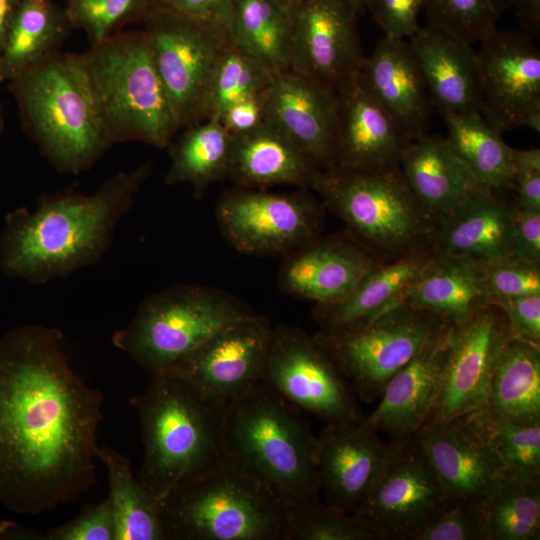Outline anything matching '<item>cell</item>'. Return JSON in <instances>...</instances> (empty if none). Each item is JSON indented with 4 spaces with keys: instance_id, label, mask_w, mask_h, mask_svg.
Segmentation results:
<instances>
[{
    "instance_id": "obj_3",
    "label": "cell",
    "mask_w": 540,
    "mask_h": 540,
    "mask_svg": "<svg viewBox=\"0 0 540 540\" xmlns=\"http://www.w3.org/2000/svg\"><path fill=\"white\" fill-rule=\"evenodd\" d=\"M130 403L138 413L144 448L136 478L157 501L226 461V402L178 374L165 373L151 376Z\"/></svg>"
},
{
    "instance_id": "obj_43",
    "label": "cell",
    "mask_w": 540,
    "mask_h": 540,
    "mask_svg": "<svg viewBox=\"0 0 540 540\" xmlns=\"http://www.w3.org/2000/svg\"><path fill=\"white\" fill-rule=\"evenodd\" d=\"M148 0H69L66 12L73 27L82 29L91 45L135 19H142Z\"/></svg>"
},
{
    "instance_id": "obj_28",
    "label": "cell",
    "mask_w": 540,
    "mask_h": 540,
    "mask_svg": "<svg viewBox=\"0 0 540 540\" xmlns=\"http://www.w3.org/2000/svg\"><path fill=\"white\" fill-rule=\"evenodd\" d=\"M431 103L443 116L480 113L481 93L476 51L461 38L429 24L408 39Z\"/></svg>"
},
{
    "instance_id": "obj_19",
    "label": "cell",
    "mask_w": 540,
    "mask_h": 540,
    "mask_svg": "<svg viewBox=\"0 0 540 540\" xmlns=\"http://www.w3.org/2000/svg\"><path fill=\"white\" fill-rule=\"evenodd\" d=\"M263 122L296 146L319 169L335 165L337 96L288 69L261 92Z\"/></svg>"
},
{
    "instance_id": "obj_24",
    "label": "cell",
    "mask_w": 540,
    "mask_h": 540,
    "mask_svg": "<svg viewBox=\"0 0 540 540\" xmlns=\"http://www.w3.org/2000/svg\"><path fill=\"white\" fill-rule=\"evenodd\" d=\"M379 263L350 236L318 237L286 254L279 283L289 294L328 305L350 294Z\"/></svg>"
},
{
    "instance_id": "obj_32",
    "label": "cell",
    "mask_w": 540,
    "mask_h": 540,
    "mask_svg": "<svg viewBox=\"0 0 540 540\" xmlns=\"http://www.w3.org/2000/svg\"><path fill=\"white\" fill-rule=\"evenodd\" d=\"M491 303L494 302L486 288L483 265L438 253L404 302L453 324L464 321Z\"/></svg>"
},
{
    "instance_id": "obj_26",
    "label": "cell",
    "mask_w": 540,
    "mask_h": 540,
    "mask_svg": "<svg viewBox=\"0 0 540 540\" xmlns=\"http://www.w3.org/2000/svg\"><path fill=\"white\" fill-rule=\"evenodd\" d=\"M436 258L437 252L428 245L379 263L342 300L314 306L320 332L352 330L404 304L412 287Z\"/></svg>"
},
{
    "instance_id": "obj_15",
    "label": "cell",
    "mask_w": 540,
    "mask_h": 540,
    "mask_svg": "<svg viewBox=\"0 0 540 540\" xmlns=\"http://www.w3.org/2000/svg\"><path fill=\"white\" fill-rule=\"evenodd\" d=\"M351 0H300L290 12V69L338 93L354 82L365 57Z\"/></svg>"
},
{
    "instance_id": "obj_7",
    "label": "cell",
    "mask_w": 540,
    "mask_h": 540,
    "mask_svg": "<svg viewBox=\"0 0 540 540\" xmlns=\"http://www.w3.org/2000/svg\"><path fill=\"white\" fill-rule=\"evenodd\" d=\"M80 55L112 143L168 147L180 128L144 31L113 33Z\"/></svg>"
},
{
    "instance_id": "obj_21",
    "label": "cell",
    "mask_w": 540,
    "mask_h": 540,
    "mask_svg": "<svg viewBox=\"0 0 540 540\" xmlns=\"http://www.w3.org/2000/svg\"><path fill=\"white\" fill-rule=\"evenodd\" d=\"M390 453L391 443L361 422L327 423L315 447L325 503L353 513L384 471Z\"/></svg>"
},
{
    "instance_id": "obj_18",
    "label": "cell",
    "mask_w": 540,
    "mask_h": 540,
    "mask_svg": "<svg viewBox=\"0 0 540 540\" xmlns=\"http://www.w3.org/2000/svg\"><path fill=\"white\" fill-rule=\"evenodd\" d=\"M480 43V114L498 133L522 127L540 110V51L523 31L497 29Z\"/></svg>"
},
{
    "instance_id": "obj_38",
    "label": "cell",
    "mask_w": 540,
    "mask_h": 540,
    "mask_svg": "<svg viewBox=\"0 0 540 540\" xmlns=\"http://www.w3.org/2000/svg\"><path fill=\"white\" fill-rule=\"evenodd\" d=\"M480 508L489 540L540 538V478L503 475Z\"/></svg>"
},
{
    "instance_id": "obj_54",
    "label": "cell",
    "mask_w": 540,
    "mask_h": 540,
    "mask_svg": "<svg viewBox=\"0 0 540 540\" xmlns=\"http://www.w3.org/2000/svg\"><path fill=\"white\" fill-rule=\"evenodd\" d=\"M16 0H0V56L1 49L4 40V36L7 30V26L12 15ZM1 84V82H0Z\"/></svg>"
},
{
    "instance_id": "obj_4",
    "label": "cell",
    "mask_w": 540,
    "mask_h": 540,
    "mask_svg": "<svg viewBox=\"0 0 540 540\" xmlns=\"http://www.w3.org/2000/svg\"><path fill=\"white\" fill-rule=\"evenodd\" d=\"M294 509L228 460L158 500L164 540H288Z\"/></svg>"
},
{
    "instance_id": "obj_25",
    "label": "cell",
    "mask_w": 540,
    "mask_h": 540,
    "mask_svg": "<svg viewBox=\"0 0 540 540\" xmlns=\"http://www.w3.org/2000/svg\"><path fill=\"white\" fill-rule=\"evenodd\" d=\"M336 96L338 126L334 166L364 172L399 167L401 154L411 139L362 87L358 78Z\"/></svg>"
},
{
    "instance_id": "obj_56",
    "label": "cell",
    "mask_w": 540,
    "mask_h": 540,
    "mask_svg": "<svg viewBox=\"0 0 540 540\" xmlns=\"http://www.w3.org/2000/svg\"><path fill=\"white\" fill-rule=\"evenodd\" d=\"M356 9L361 12L364 9L368 8L371 0H351Z\"/></svg>"
},
{
    "instance_id": "obj_27",
    "label": "cell",
    "mask_w": 540,
    "mask_h": 540,
    "mask_svg": "<svg viewBox=\"0 0 540 540\" xmlns=\"http://www.w3.org/2000/svg\"><path fill=\"white\" fill-rule=\"evenodd\" d=\"M358 80L411 140L427 133L432 103L407 39L384 37Z\"/></svg>"
},
{
    "instance_id": "obj_1",
    "label": "cell",
    "mask_w": 540,
    "mask_h": 540,
    "mask_svg": "<svg viewBox=\"0 0 540 540\" xmlns=\"http://www.w3.org/2000/svg\"><path fill=\"white\" fill-rule=\"evenodd\" d=\"M63 342L36 324L0 339V503L16 513L40 514L97 484L103 396Z\"/></svg>"
},
{
    "instance_id": "obj_44",
    "label": "cell",
    "mask_w": 540,
    "mask_h": 540,
    "mask_svg": "<svg viewBox=\"0 0 540 540\" xmlns=\"http://www.w3.org/2000/svg\"><path fill=\"white\" fill-rule=\"evenodd\" d=\"M412 540H489L479 505L447 501Z\"/></svg>"
},
{
    "instance_id": "obj_40",
    "label": "cell",
    "mask_w": 540,
    "mask_h": 540,
    "mask_svg": "<svg viewBox=\"0 0 540 540\" xmlns=\"http://www.w3.org/2000/svg\"><path fill=\"white\" fill-rule=\"evenodd\" d=\"M510 0H424L427 24L473 44L494 31Z\"/></svg>"
},
{
    "instance_id": "obj_16",
    "label": "cell",
    "mask_w": 540,
    "mask_h": 540,
    "mask_svg": "<svg viewBox=\"0 0 540 540\" xmlns=\"http://www.w3.org/2000/svg\"><path fill=\"white\" fill-rule=\"evenodd\" d=\"M511 337L506 315L496 303L454 324L439 392L426 422L447 421L482 410Z\"/></svg>"
},
{
    "instance_id": "obj_23",
    "label": "cell",
    "mask_w": 540,
    "mask_h": 540,
    "mask_svg": "<svg viewBox=\"0 0 540 540\" xmlns=\"http://www.w3.org/2000/svg\"><path fill=\"white\" fill-rule=\"evenodd\" d=\"M453 323H448L384 386L381 399L361 424L391 442L411 438L428 420L439 392Z\"/></svg>"
},
{
    "instance_id": "obj_53",
    "label": "cell",
    "mask_w": 540,
    "mask_h": 540,
    "mask_svg": "<svg viewBox=\"0 0 540 540\" xmlns=\"http://www.w3.org/2000/svg\"><path fill=\"white\" fill-rule=\"evenodd\" d=\"M515 8L521 31L532 39L540 36V0H510Z\"/></svg>"
},
{
    "instance_id": "obj_13",
    "label": "cell",
    "mask_w": 540,
    "mask_h": 540,
    "mask_svg": "<svg viewBox=\"0 0 540 540\" xmlns=\"http://www.w3.org/2000/svg\"><path fill=\"white\" fill-rule=\"evenodd\" d=\"M216 218L222 234L237 251L286 255L320 237L323 211L304 193L240 187L221 197Z\"/></svg>"
},
{
    "instance_id": "obj_36",
    "label": "cell",
    "mask_w": 540,
    "mask_h": 540,
    "mask_svg": "<svg viewBox=\"0 0 540 540\" xmlns=\"http://www.w3.org/2000/svg\"><path fill=\"white\" fill-rule=\"evenodd\" d=\"M232 136L219 119L211 118L187 127L170 145L168 185L189 183L197 198L214 182L227 179Z\"/></svg>"
},
{
    "instance_id": "obj_12",
    "label": "cell",
    "mask_w": 540,
    "mask_h": 540,
    "mask_svg": "<svg viewBox=\"0 0 540 540\" xmlns=\"http://www.w3.org/2000/svg\"><path fill=\"white\" fill-rule=\"evenodd\" d=\"M261 381L326 423L363 419L348 381L315 338L299 328H272Z\"/></svg>"
},
{
    "instance_id": "obj_58",
    "label": "cell",
    "mask_w": 540,
    "mask_h": 540,
    "mask_svg": "<svg viewBox=\"0 0 540 540\" xmlns=\"http://www.w3.org/2000/svg\"><path fill=\"white\" fill-rule=\"evenodd\" d=\"M66 1H69V0H66Z\"/></svg>"
},
{
    "instance_id": "obj_33",
    "label": "cell",
    "mask_w": 540,
    "mask_h": 540,
    "mask_svg": "<svg viewBox=\"0 0 540 540\" xmlns=\"http://www.w3.org/2000/svg\"><path fill=\"white\" fill-rule=\"evenodd\" d=\"M73 28L66 10L54 0H16L0 56V82L58 51Z\"/></svg>"
},
{
    "instance_id": "obj_30",
    "label": "cell",
    "mask_w": 540,
    "mask_h": 540,
    "mask_svg": "<svg viewBox=\"0 0 540 540\" xmlns=\"http://www.w3.org/2000/svg\"><path fill=\"white\" fill-rule=\"evenodd\" d=\"M399 168L434 221L479 186L446 138L438 135L425 133L412 139L401 154Z\"/></svg>"
},
{
    "instance_id": "obj_47",
    "label": "cell",
    "mask_w": 540,
    "mask_h": 540,
    "mask_svg": "<svg viewBox=\"0 0 540 540\" xmlns=\"http://www.w3.org/2000/svg\"><path fill=\"white\" fill-rule=\"evenodd\" d=\"M424 0H371L368 9L384 37L408 39L421 26Z\"/></svg>"
},
{
    "instance_id": "obj_29",
    "label": "cell",
    "mask_w": 540,
    "mask_h": 540,
    "mask_svg": "<svg viewBox=\"0 0 540 540\" xmlns=\"http://www.w3.org/2000/svg\"><path fill=\"white\" fill-rule=\"evenodd\" d=\"M231 136L227 179L241 188L307 187L319 169L289 140L264 122L252 130Z\"/></svg>"
},
{
    "instance_id": "obj_51",
    "label": "cell",
    "mask_w": 540,
    "mask_h": 540,
    "mask_svg": "<svg viewBox=\"0 0 540 540\" xmlns=\"http://www.w3.org/2000/svg\"><path fill=\"white\" fill-rule=\"evenodd\" d=\"M512 258L540 265V210H524L516 205Z\"/></svg>"
},
{
    "instance_id": "obj_48",
    "label": "cell",
    "mask_w": 540,
    "mask_h": 540,
    "mask_svg": "<svg viewBox=\"0 0 540 540\" xmlns=\"http://www.w3.org/2000/svg\"><path fill=\"white\" fill-rule=\"evenodd\" d=\"M512 190L518 208L540 210V149L513 148Z\"/></svg>"
},
{
    "instance_id": "obj_42",
    "label": "cell",
    "mask_w": 540,
    "mask_h": 540,
    "mask_svg": "<svg viewBox=\"0 0 540 540\" xmlns=\"http://www.w3.org/2000/svg\"><path fill=\"white\" fill-rule=\"evenodd\" d=\"M489 441L499 457L504 475L540 478V423L493 425L486 419Z\"/></svg>"
},
{
    "instance_id": "obj_39",
    "label": "cell",
    "mask_w": 540,
    "mask_h": 540,
    "mask_svg": "<svg viewBox=\"0 0 540 540\" xmlns=\"http://www.w3.org/2000/svg\"><path fill=\"white\" fill-rule=\"evenodd\" d=\"M273 77L274 74L266 67L229 41L211 75L200 122L211 118L220 119L233 104L262 92Z\"/></svg>"
},
{
    "instance_id": "obj_34",
    "label": "cell",
    "mask_w": 540,
    "mask_h": 540,
    "mask_svg": "<svg viewBox=\"0 0 540 540\" xmlns=\"http://www.w3.org/2000/svg\"><path fill=\"white\" fill-rule=\"evenodd\" d=\"M227 34L274 75L290 69V15L274 0H233Z\"/></svg>"
},
{
    "instance_id": "obj_55",
    "label": "cell",
    "mask_w": 540,
    "mask_h": 540,
    "mask_svg": "<svg viewBox=\"0 0 540 540\" xmlns=\"http://www.w3.org/2000/svg\"><path fill=\"white\" fill-rule=\"evenodd\" d=\"M274 1L288 12H290V10L300 2V0H274Z\"/></svg>"
},
{
    "instance_id": "obj_8",
    "label": "cell",
    "mask_w": 540,
    "mask_h": 540,
    "mask_svg": "<svg viewBox=\"0 0 540 540\" xmlns=\"http://www.w3.org/2000/svg\"><path fill=\"white\" fill-rule=\"evenodd\" d=\"M310 187L349 229V236L380 262L431 245L435 221L399 167L364 172L318 169Z\"/></svg>"
},
{
    "instance_id": "obj_49",
    "label": "cell",
    "mask_w": 540,
    "mask_h": 540,
    "mask_svg": "<svg viewBox=\"0 0 540 540\" xmlns=\"http://www.w3.org/2000/svg\"><path fill=\"white\" fill-rule=\"evenodd\" d=\"M513 337L540 344V293L515 297L498 304Z\"/></svg>"
},
{
    "instance_id": "obj_57",
    "label": "cell",
    "mask_w": 540,
    "mask_h": 540,
    "mask_svg": "<svg viewBox=\"0 0 540 540\" xmlns=\"http://www.w3.org/2000/svg\"><path fill=\"white\" fill-rule=\"evenodd\" d=\"M2 120H1V114H0V128H1Z\"/></svg>"
},
{
    "instance_id": "obj_11",
    "label": "cell",
    "mask_w": 540,
    "mask_h": 540,
    "mask_svg": "<svg viewBox=\"0 0 540 540\" xmlns=\"http://www.w3.org/2000/svg\"><path fill=\"white\" fill-rule=\"evenodd\" d=\"M142 20L179 128L199 123L211 75L229 42L226 29L163 8L148 10Z\"/></svg>"
},
{
    "instance_id": "obj_2",
    "label": "cell",
    "mask_w": 540,
    "mask_h": 540,
    "mask_svg": "<svg viewBox=\"0 0 540 540\" xmlns=\"http://www.w3.org/2000/svg\"><path fill=\"white\" fill-rule=\"evenodd\" d=\"M150 170L147 162L114 175L92 194L69 190L43 195L35 210L9 213L0 236L2 271L44 284L97 263Z\"/></svg>"
},
{
    "instance_id": "obj_52",
    "label": "cell",
    "mask_w": 540,
    "mask_h": 540,
    "mask_svg": "<svg viewBox=\"0 0 540 540\" xmlns=\"http://www.w3.org/2000/svg\"><path fill=\"white\" fill-rule=\"evenodd\" d=\"M219 120L231 135L256 128L263 122L261 92L233 104L225 110Z\"/></svg>"
},
{
    "instance_id": "obj_45",
    "label": "cell",
    "mask_w": 540,
    "mask_h": 540,
    "mask_svg": "<svg viewBox=\"0 0 540 540\" xmlns=\"http://www.w3.org/2000/svg\"><path fill=\"white\" fill-rule=\"evenodd\" d=\"M483 273L488 294L496 304L540 293V265L510 257L483 265Z\"/></svg>"
},
{
    "instance_id": "obj_20",
    "label": "cell",
    "mask_w": 540,
    "mask_h": 540,
    "mask_svg": "<svg viewBox=\"0 0 540 540\" xmlns=\"http://www.w3.org/2000/svg\"><path fill=\"white\" fill-rule=\"evenodd\" d=\"M256 313L213 334L173 372L223 402L261 380L272 334Z\"/></svg>"
},
{
    "instance_id": "obj_41",
    "label": "cell",
    "mask_w": 540,
    "mask_h": 540,
    "mask_svg": "<svg viewBox=\"0 0 540 540\" xmlns=\"http://www.w3.org/2000/svg\"><path fill=\"white\" fill-rule=\"evenodd\" d=\"M288 540H380L353 513L322 501L294 509Z\"/></svg>"
},
{
    "instance_id": "obj_46",
    "label": "cell",
    "mask_w": 540,
    "mask_h": 540,
    "mask_svg": "<svg viewBox=\"0 0 540 540\" xmlns=\"http://www.w3.org/2000/svg\"><path fill=\"white\" fill-rule=\"evenodd\" d=\"M113 507L109 497L86 505L72 521L51 528L44 540H115Z\"/></svg>"
},
{
    "instance_id": "obj_5",
    "label": "cell",
    "mask_w": 540,
    "mask_h": 540,
    "mask_svg": "<svg viewBox=\"0 0 540 540\" xmlns=\"http://www.w3.org/2000/svg\"><path fill=\"white\" fill-rule=\"evenodd\" d=\"M226 460L266 481L296 507L319 501L316 436L298 409L263 381L226 402Z\"/></svg>"
},
{
    "instance_id": "obj_22",
    "label": "cell",
    "mask_w": 540,
    "mask_h": 540,
    "mask_svg": "<svg viewBox=\"0 0 540 540\" xmlns=\"http://www.w3.org/2000/svg\"><path fill=\"white\" fill-rule=\"evenodd\" d=\"M508 192L476 187L435 220L433 249L481 265L512 257L516 202Z\"/></svg>"
},
{
    "instance_id": "obj_50",
    "label": "cell",
    "mask_w": 540,
    "mask_h": 540,
    "mask_svg": "<svg viewBox=\"0 0 540 540\" xmlns=\"http://www.w3.org/2000/svg\"><path fill=\"white\" fill-rule=\"evenodd\" d=\"M232 5L233 0H148L147 11L163 8L219 25L227 31Z\"/></svg>"
},
{
    "instance_id": "obj_6",
    "label": "cell",
    "mask_w": 540,
    "mask_h": 540,
    "mask_svg": "<svg viewBox=\"0 0 540 540\" xmlns=\"http://www.w3.org/2000/svg\"><path fill=\"white\" fill-rule=\"evenodd\" d=\"M10 83L28 133L57 170H87L113 144L80 54L57 51Z\"/></svg>"
},
{
    "instance_id": "obj_37",
    "label": "cell",
    "mask_w": 540,
    "mask_h": 540,
    "mask_svg": "<svg viewBox=\"0 0 540 540\" xmlns=\"http://www.w3.org/2000/svg\"><path fill=\"white\" fill-rule=\"evenodd\" d=\"M97 460L106 468L115 521V540H164L158 501L134 477L119 451L99 446Z\"/></svg>"
},
{
    "instance_id": "obj_31",
    "label": "cell",
    "mask_w": 540,
    "mask_h": 540,
    "mask_svg": "<svg viewBox=\"0 0 540 540\" xmlns=\"http://www.w3.org/2000/svg\"><path fill=\"white\" fill-rule=\"evenodd\" d=\"M480 411L493 425L540 423V344L511 337Z\"/></svg>"
},
{
    "instance_id": "obj_17",
    "label": "cell",
    "mask_w": 540,
    "mask_h": 540,
    "mask_svg": "<svg viewBox=\"0 0 540 540\" xmlns=\"http://www.w3.org/2000/svg\"><path fill=\"white\" fill-rule=\"evenodd\" d=\"M412 437L447 501L480 506L504 475L481 411L447 421L425 422Z\"/></svg>"
},
{
    "instance_id": "obj_9",
    "label": "cell",
    "mask_w": 540,
    "mask_h": 540,
    "mask_svg": "<svg viewBox=\"0 0 540 540\" xmlns=\"http://www.w3.org/2000/svg\"><path fill=\"white\" fill-rule=\"evenodd\" d=\"M253 314L223 290L173 285L144 299L112 343L151 376L171 373L217 331Z\"/></svg>"
},
{
    "instance_id": "obj_35",
    "label": "cell",
    "mask_w": 540,
    "mask_h": 540,
    "mask_svg": "<svg viewBox=\"0 0 540 540\" xmlns=\"http://www.w3.org/2000/svg\"><path fill=\"white\" fill-rule=\"evenodd\" d=\"M446 140L475 182L485 188L511 191L513 148L509 147L479 112L443 116Z\"/></svg>"
},
{
    "instance_id": "obj_14",
    "label": "cell",
    "mask_w": 540,
    "mask_h": 540,
    "mask_svg": "<svg viewBox=\"0 0 540 540\" xmlns=\"http://www.w3.org/2000/svg\"><path fill=\"white\" fill-rule=\"evenodd\" d=\"M413 437L391 442L387 465L353 514L380 540H412L446 504Z\"/></svg>"
},
{
    "instance_id": "obj_10",
    "label": "cell",
    "mask_w": 540,
    "mask_h": 540,
    "mask_svg": "<svg viewBox=\"0 0 540 540\" xmlns=\"http://www.w3.org/2000/svg\"><path fill=\"white\" fill-rule=\"evenodd\" d=\"M448 323L401 304L367 325L336 333L319 331L313 337L349 385L370 402Z\"/></svg>"
}]
</instances>
